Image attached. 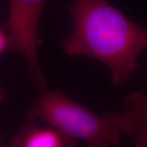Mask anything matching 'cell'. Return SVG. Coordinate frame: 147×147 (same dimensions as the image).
Wrapping results in <instances>:
<instances>
[{
  "instance_id": "277c9868",
  "label": "cell",
  "mask_w": 147,
  "mask_h": 147,
  "mask_svg": "<svg viewBox=\"0 0 147 147\" xmlns=\"http://www.w3.org/2000/svg\"><path fill=\"white\" fill-rule=\"evenodd\" d=\"M78 141L65 136L53 127L26 123L10 140L12 147H72Z\"/></svg>"
},
{
  "instance_id": "52a82bcc",
  "label": "cell",
  "mask_w": 147,
  "mask_h": 147,
  "mask_svg": "<svg viewBox=\"0 0 147 147\" xmlns=\"http://www.w3.org/2000/svg\"><path fill=\"white\" fill-rule=\"evenodd\" d=\"M4 96H5V92L3 88L0 86V105L2 104V102L4 100Z\"/></svg>"
},
{
  "instance_id": "7a4b0ae2",
  "label": "cell",
  "mask_w": 147,
  "mask_h": 147,
  "mask_svg": "<svg viewBox=\"0 0 147 147\" xmlns=\"http://www.w3.org/2000/svg\"><path fill=\"white\" fill-rule=\"evenodd\" d=\"M26 118L43 121L67 137L84 141L89 147L115 146L122 135L131 137L133 133L132 119L124 106L119 113L99 116L57 90H45L36 96Z\"/></svg>"
},
{
  "instance_id": "5b68a950",
  "label": "cell",
  "mask_w": 147,
  "mask_h": 147,
  "mask_svg": "<svg viewBox=\"0 0 147 147\" xmlns=\"http://www.w3.org/2000/svg\"><path fill=\"white\" fill-rule=\"evenodd\" d=\"M132 118L134 130L131 138L137 147H147V96L135 92L124 100V104Z\"/></svg>"
},
{
  "instance_id": "3957f363",
  "label": "cell",
  "mask_w": 147,
  "mask_h": 147,
  "mask_svg": "<svg viewBox=\"0 0 147 147\" xmlns=\"http://www.w3.org/2000/svg\"><path fill=\"white\" fill-rule=\"evenodd\" d=\"M47 0H9L7 21L8 50L23 55L28 72L37 89L43 92L47 85L38 57V27Z\"/></svg>"
},
{
  "instance_id": "8992f818",
  "label": "cell",
  "mask_w": 147,
  "mask_h": 147,
  "mask_svg": "<svg viewBox=\"0 0 147 147\" xmlns=\"http://www.w3.org/2000/svg\"><path fill=\"white\" fill-rule=\"evenodd\" d=\"M9 47V39L8 35L6 32L0 28V55L3 53Z\"/></svg>"
},
{
  "instance_id": "6da1fadb",
  "label": "cell",
  "mask_w": 147,
  "mask_h": 147,
  "mask_svg": "<svg viewBox=\"0 0 147 147\" xmlns=\"http://www.w3.org/2000/svg\"><path fill=\"white\" fill-rule=\"evenodd\" d=\"M72 30L62 42L69 57L88 56L105 65L114 85L131 79L147 47V29L106 0H74L67 7Z\"/></svg>"
},
{
  "instance_id": "ba28073f",
  "label": "cell",
  "mask_w": 147,
  "mask_h": 147,
  "mask_svg": "<svg viewBox=\"0 0 147 147\" xmlns=\"http://www.w3.org/2000/svg\"><path fill=\"white\" fill-rule=\"evenodd\" d=\"M2 144H3V141H2V138L0 137V146H3Z\"/></svg>"
}]
</instances>
